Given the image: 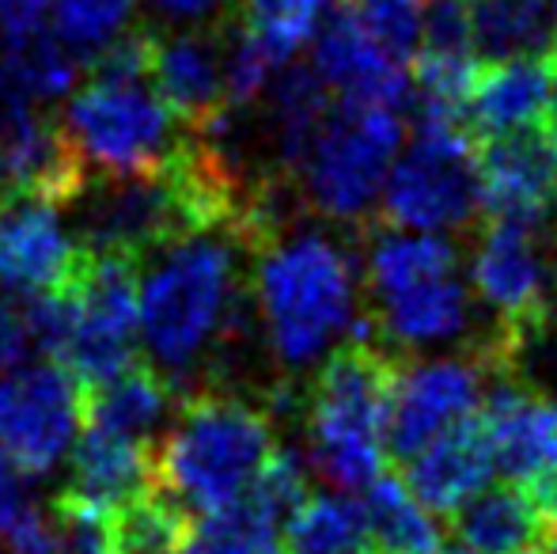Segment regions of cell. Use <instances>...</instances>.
<instances>
[{
    "instance_id": "1",
    "label": "cell",
    "mask_w": 557,
    "mask_h": 554,
    "mask_svg": "<svg viewBox=\"0 0 557 554\" xmlns=\"http://www.w3.org/2000/svg\"><path fill=\"white\" fill-rule=\"evenodd\" d=\"M243 255L250 251L232 232H194L160 247L140 278V342L171 384L221 365L247 338L255 304Z\"/></svg>"
},
{
    "instance_id": "2",
    "label": "cell",
    "mask_w": 557,
    "mask_h": 554,
    "mask_svg": "<svg viewBox=\"0 0 557 554\" xmlns=\"http://www.w3.org/2000/svg\"><path fill=\"white\" fill-rule=\"evenodd\" d=\"M255 262V316L285 372H308L349 338H372L349 247L323 229H281Z\"/></svg>"
},
{
    "instance_id": "3",
    "label": "cell",
    "mask_w": 557,
    "mask_h": 554,
    "mask_svg": "<svg viewBox=\"0 0 557 554\" xmlns=\"http://www.w3.org/2000/svg\"><path fill=\"white\" fill-rule=\"evenodd\" d=\"M277 452L273 415L224 387L183 395L178 415L156 441V487L190 517L235 505Z\"/></svg>"
},
{
    "instance_id": "4",
    "label": "cell",
    "mask_w": 557,
    "mask_h": 554,
    "mask_svg": "<svg viewBox=\"0 0 557 554\" xmlns=\"http://www.w3.org/2000/svg\"><path fill=\"white\" fill-rule=\"evenodd\" d=\"M395 354L375 338H349L319 365L304 403L308 467L337 494L372 487L387 459Z\"/></svg>"
},
{
    "instance_id": "5",
    "label": "cell",
    "mask_w": 557,
    "mask_h": 554,
    "mask_svg": "<svg viewBox=\"0 0 557 554\" xmlns=\"http://www.w3.org/2000/svg\"><path fill=\"white\" fill-rule=\"evenodd\" d=\"M406 126L398 111L337 107L308 152L293 168L288 183L331 224H364L383 198L391 163L403 152Z\"/></svg>"
},
{
    "instance_id": "6",
    "label": "cell",
    "mask_w": 557,
    "mask_h": 554,
    "mask_svg": "<svg viewBox=\"0 0 557 554\" xmlns=\"http://www.w3.org/2000/svg\"><path fill=\"white\" fill-rule=\"evenodd\" d=\"M61 126L96 175H148L183 152L186 130L152 84H84L61 111Z\"/></svg>"
},
{
    "instance_id": "7",
    "label": "cell",
    "mask_w": 557,
    "mask_h": 554,
    "mask_svg": "<svg viewBox=\"0 0 557 554\" xmlns=\"http://www.w3.org/2000/svg\"><path fill=\"white\" fill-rule=\"evenodd\" d=\"M380 209L391 229L455 236L478 213V175L470 126L462 122H421L413 140L395 156L383 183Z\"/></svg>"
},
{
    "instance_id": "8",
    "label": "cell",
    "mask_w": 557,
    "mask_h": 554,
    "mask_svg": "<svg viewBox=\"0 0 557 554\" xmlns=\"http://www.w3.org/2000/svg\"><path fill=\"white\" fill-rule=\"evenodd\" d=\"M76 300V338L65 354V369L81 387L103 384L137 361L140 338V270L125 255L84 251L65 281Z\"/></svg>"
},
{
    "instance_id": "9",
    "label": "cell",
    "mask_w": 557,
    "mask_h": 554,
    "mask_svg": "<svg viewBox=\"0 0 557 554\" xmlns=\"http://www.w3.org/2000/svg\"><path fill=\"white\" fill-rule=\"evenodd\" d=\"M493 369L478 349L447 357H413L398 365L387 410V452L406 464L421 448L482 410Z\"/></svg>"
},
{
    "instance_id": "10",
    "label": "cell",
    "mask_w": 557,
    "mask_h": 554,
    "mask_svg": "<svg viewBox=\"0 0 557 554\" xmlns=\"http://www.w3.org/2000/svg\"><path fill=\"white\" fill-rule=\"evenodd\" d=\"M554 278L539 224L485 221L470 251V293L497 319L490 334L516 338L554 323Z\"/></svg>"
},
{
    "instance_id": "11",
    "label": "cell",
    "mask_w": 557,
    "mask_h": 554,
    "mask_svg": "<svg viewBox=\"0 0 557 554\" xmlns=\"http://www.w3.org/2000/svg\"><path fill=\"white\" fill-rule=\"evenodd\" d=\"M81 380L58 361L0 377V452L30 475H50L81 429Z\"/></svg>"
},
{
    "instance_id": "12",
    "label": "cell",
    "mask_w": 557,
    "mask_h": 554,
    "mask_svg": "<svg viewBox=\"0 0 557 554\" xmlns=\"http://www.w3.org/2000/svg\"><path fill=\"white\" fill-rule=\"evenodd\" d=\"M485 441L493 467L512 487L539 497V505L557 490V399L543 384L520 377H493L482 399Z\"/></svg>"
},
{
    "instance_id": "13",
    "label": "cell",
    "mask_w": 557,
    "mask_h": 554,
    "mask_svg": "<svg viewBox=\"0 0 557 554\" xmlns=\"http://www.w3.org/2000/svg\"><path fill=\"white\" fill-rule=\"evenodd\" d=\"M474 175L485 221L543 224L557 201L554 130L485 137L474 148Z\"/></svg>"
},
{
    "instance_id": "14",
    "label": "cell",
    "mask_w": 557,
    "mask_h": 554,
    "mask_svg": "<svg viewBox=\"0 0 557 554\" xmlns=\"http://www.w3.org/2000/svg\"><path fill=\"white\" fill-rule=\"evenodd\" d=\"M311 69L342 107L398 111L403 103H410L406 65L391 58L383 46H375L337 4L311 38Z\"/></svg>"
},
{
    "instance_id": "15",
    "label": "cell",
    "mask_w": 557,
    "mask_h": 554,
    "mask_svg": "<svg viewBox=\"0 0 557 554\" xmlns=\"http://www.w3.org/2000/svg\"><path fill=\"white\" fill-rule=\"evenodd\" d=\"M81 262V244L65 232L58 206L38 198L0 201V293L23 296L61 288Z\"/></svg>"
},
{
    "instance_id": "16",
    "label": "cell",
    "mask_w": 557,
    "mask_h": 554,
    "mask_svg": "<svg viewBox=\"0 0 557 554\" xmlns=\"http://www.w3.org/2000/svg\"><path fill=\"white\" fill-rule=\"evenodd\" d=\"M152 91L186 134H198L227 111L224 88V38L221 27H190L156 38Z\"/></svg>"
},
{
    "instance_id": "17",
    "label": "cell",
    "mask_w": 557,
    "mask_h": 554,
    "mask_svg": "<svg viewBox=\"0 0 557 554\" xmlns=\"http://www.w3.org/2000/svg\"><path fill=\"white\" fill-rule=\"evenodd\" d=\"M474 293L459 281V274L421 281L403 293L380 296L372 304V334L380 346L406 349V354H425L462 342L474 331Z\"/></svg>"
},
{
    "instance_id": "18",
    "label": "cell",
    "mask_w": 557,
    "mask_h": 554,
    "mask_svg": "<svg viewBox=\"0 0 557 554\" xmlns=\"http://www.w3.org/2000/svg\"><path fill=\"white\" fill-rule=\"evenodd\" d=\"M557 99V53L554 58L493 61L474 81L467 99V126L485 137L550 130Z\"/></svg>"
},
{
    "instance_id": "19",
    "label": "cell",
    "mask_w": 557,
    "mask_h": 554,
    "mask_svg": "<svg viewBox=\"0 0 557 554\" xmlns=\"http://www.w3.org/2000/svg\"><path fill=\"white\" fill-rule=\"evenodd\" d=\"M156 490V444L107 429H88L69 456L65 494L107 513H122Z\"/></svg>"
},
{
    "instance_id": "20",
    "label": "cell",
    "mask_w": 557,
    "mask_h": 554,
    "mask_svg": "<svg viewBox=\"0 0 557 554\" xmlns=\"http://www.w3.org/2000/svg\"><path fill=\"white\" fill-rule=\"evenodd\" d=\"M493 471L497 467H493L490 441H485V429L474 415L462 426L447 429L444 436H436L413 459H406V487L429 513L455 517L470 497L490 487Z\"/></svg>"
},
{
    "instance_id": "21",
    "label": "cell",
    "mask_w": 557,
    "mask_h": 554,
    "mask_svg": "<svg viewBox=\"0 0 557 554\" xmlns=\"http://www.w3.org/2000/svg\"><path fill=\"white\" fill-rule=\"evenodd\" d=\"M175 403H183V395L156 365L133 361L129 369H122L103 384L84 387L81 421L88 429H107V433L156 444L160 429H168V421L175 418L171 415Z\"/></svg>"
},
{
    "instance_id": "22",
    "label": "cell",
    "mask_w": 557,
    "mask_h": 554,
    "mask_svg": "<svg viewBox=\"0 0 557 554\" xmlns=\"http://www.w3.org/2000/svg\"><path fill=\"white\" fill-rule=\"evenodd\" d=\"M331 91L319 81V73L300 61H288L262 96V145L273 152L281 175H293L300 156L308 152L311 137L323 130L331 114Z\"/></svg>"
},
{
    "instance_id": "23",
    "label": "cell",
    "mask_w": 557,
    "mask_h": 554,
    "mask_svg": "<svg viewBox=\"0 0 557 554\" xmlns=\"http://www.w3.org/2000/svg\"><path fill=\"white\" fill-rule=\"evenodd\" d=\"M451 532L470 554H531L543 543V505L520 487H485L451 517Z\"/></svg>"
},
{
    "instance_id": "24",
    "label": "cell",
    "mask_w": 557,
    "mask_h": 554,
    "mask_svg": "<svg viewBox=\"0 0 557 554\" xmlns=\"http://www.w3.org/2000/svg\"><path fill=\"white\" fill-rule=\"evenodd\" d=\"M81 73L84 61L42 20L30 27L0 30V81L30 103L42 107L50 99L73 96Z\"/></svg>"
},
{
    "instance_id": "25",
    "label": "cell",
    "mask_w": 557,
    "mask_h": 554,
    "mask_svg": "<svg viewBox=\"0 0 557 554\" xmlns=\"http://www.w3.org/2000/svg\"><path fill=\"white\" fill-rule=\"evenodd\" d=\"M447 274H459V247L451 236L383 229L364 247V285L372 300Z\"/></svg>"
},
{
    "instance_id": "26",
    "label": "cell",
    "mask_w": 557,
    "mask_h": 554,
    "mask_svg": "<svg viewBox=\"0 0 557 554\" xmlns=\"http://www.w3.org/2000/svg\"><path fill=\"white\" fill-rule=\"evenodd\" d=\"M470 35L493 61L554 58L557 12L550 0H470Z\"/></svg>"
},
{
    "instance_id": "27",
    "label": "cell",
    "mask_w": 557,
    "mask_h": 554,
    "mask_svg": "<svg viewBox=\"0 0 557 554\" xmlns=\"http://www.w3.org/2000/svg\"><path fill=\"white\" fill-rule=\"evenodd\" d=\"M360 509L368 520L372 551L380 554H444V532L436 525V513L413 497V490L398 479H380L360 490Z\"/></svg>"
},
{
    "instance_id": "28",
    "label": "cell",
    "mask_w": 557,
    "mask_h": 554,
    "mask_svg": "<svg viewBox=\"0 0 557 554\" xmlns=\"http://www.w3.org/2000/svg\"><path fill=\"white\" fill-rule=\"evenodd\" d=\"M288 554H372V535L360 502L345 494H315L288 517Z\"/></svg>"
},
{
    "instance_id": "29",
    "label": "cell",
    "mask_w": 557,
    "mask_h": 554,
    "mask_svg": "<svg viewBox=\"0 0 557 554\" xmlns=\"http://www.w3.org/2000/svg\"><path fill=\"white\" fill-rule=\"evenodd\" d=\"M178 554H288L281 540V520L258 509L250 497L216 513L194 517Z\"/></svg>"
},
{
    "instance_id": "30",
    "label": "cell",
    "mask_w": 557,
    "mask_h": 554,
    "mask_svg": "<svg viewBox=\"0 0 557 554\" xmlns=\"http://www.w3.org/2000/svg\"><path fill=\"white\" fill-rule=\"evenodd\" d=\"M334 4L337 0H239V23L288 65L319 35Z\"/></svg>"
},
{
    "instance_id": "31",
    "label": "cell",
    "mask_w": 557,
    "mask_h": 554,
    "mask_svg": "<svg viewBox=\"0 0 557 554\" xmlns=\"http://www.w3.org/2000/svg\"><path fill=\"white\" fill-rule=\"evenodd\" d=\"M50 27L88 65L99 50L133 27L137 0H53Z\"/></svg>"
},
{
    "instance_id": "32",
    "label": "cell",
    "mask_w": 557,
    "mask_h": 554,
    "mask_svg": "<svg viewBox=\"0 0 557 554\" xmlns=\"http://www.w3.org/2000/svg\"><path fill=\"white\" fill-rule=\"evenodd\" d=\"M190 525H194L190 513L156 487L140 502H133L129 509L117 513L122 554H178Z\"/></svg>"
},
{
    "instance_id": "33",
    "label": "cell",
    "mask_w": 557,
    "mask_h": 554,
    "mask_svg": "<svg viewBox=\"0 0 557 554\" xmlns=\"http://www.w3.org/2000/svg\"><path fill=\"white\" fill-rule=\"evenodd\" d=\"M337 8L349 12V20L403 65L418 53L425 20L421 0H337Z\"/></svg>"
},
{
    "instance_id": "34",
    "label": "cell",
    "mask_w": 557,
    "mask_h": 554,
    "mask_svg": "<svg viewBox=\"0 0 557 554\" xmlns=\"http://www.w3.org/2000/svg\"><path fill=\"white\" fill-rule=\"evenodd\" d=\"M46 505L38 497V475L23 471L0 452V543L12 554L27 551L46 532Z\"/></svg>"
},
{
    "instance_id": "35",
    "label": "cell",
    "mask_w": 557,
    "mask_h": 554,
    "mask_svg": "<svg viewBox=\"0 0 557 554\" xmlns=\"http://www.w3.org/2000/svg\"><path fill=\"white\" fill-rule=\"evenodd\" d=\"M308 475H311V467L304 464L293 448H277L270 459H265L262 471H258V479H255V487L247 490V497L258 505V509H265L273 520L285 525V520L311 497Z\"/></svg>"
},
{
    "instance_id": "36",
    "label": "cell",
    "mask_w": 557,
    "mask_h": 554,
    "mask_svg": "<svg viewBox=\"0 0 557 554\" xmlns=\"http://www.w3.org/2000/svg\"><path fill=\"white\" fill-rule=\"evenodd\" d=\"M27 346H30V334L27 323H23L20 300H8L0 293V377L20 369L23 357H27Z\"/></svg>"
},
{
    "instance_id": "37",
    "label": "cell",
    "mask_w": 557,
    "mask_h": 554,
    "mask_svg": "<svg viewBox=\"0 0 557 554\" xmlns=\"http://www.w3.org/2000/svg\"><path fill=\"white\" fill-rule=\"evenodd\" d=\"M148 4H152L160 15H168V20L198 23V27H206V23H213L216 15L224 12L227 0H148Z\"/></svg>"
},
{
    "instance_id": "38",
    "label": "cell",
    "mask_w": 557,
    "mask_h": 554,
    "mask_svg": "<svg viewBox=\"0 0 557 554\" xmlns=\"http://www.w3.org/2000/svg\"><path fill=\"white\" fill-rule=\"evenodd\" d=\"M53 0H0V30L30 27L42 20V12Z\"/></svg>"
},
{
    "instance_id": "39",
    "label": "cell",
    "mask_w": 557,
    "mask_h": 554,
    "mask_svg": "<svg viewBox=\"0 0 557 554\" xmlns=\"http://www.w3.org/2000/svg\"><path fill=\"white\" fill-rule=\"evenodd\" d=\"M543 543L546 551L557 554V490L543 502Z\"/></svg>"
},
{
    "instance_id": "40",
    "label": "cell",
    "mask_w": 557,
    "mask_h": 554,
    "mask_svg": "<svg viewBox=\"0 0 557 554\" xmlns=\"http://www.w3.org/2000/svg\"><path fill=\"white\" fill-rule=\"evenodd\" d=\"M8 198V171H4V160H0V201Z\"/></svg>"
},
{
    "instance_id": "41",
    "label": "cell",
    "mask_w": 557,
    "mask_h": 554,
    "mask_svg": "<svg viewBox=\"0 0 557 554\" xmlns=\"http://www.w3.org/2000/svg\"><path fill=\"white\" fill-rule=\"evenodd\" d=\"M444 554H470V551H462V547H459V551H444Z\"/></svg>"
},
{
    "instance_id": "42",
    "label": "cell",
    "mask_w": 557,
    "mask_h": 554,
    "mask_svg": "<svg viewBox=\"0 0 557 554\" xmlns=\"http://www.w3.org/2000/svg\"><path fill=\"white\" fill-rule=\"evenodd\" d=\"M554 270H557V244H554Z\"/></svg>"
},
{
    "instance_id": "43",
    "label": "cell",
    "mask_w": 557,
    "mask_h": 554,
    "mask_svg": "<svg viewBox=\"0 0 557 554\" xmlns=\"http://www.w3.org/2000/svg\"><path fill=\"white\" fill-rule=\"evenodd\" d=\"M554 140H557V122H554Z\"/></svg>"
},
{
    "instance_id": "44",
    "label": "cell",
    "mask_w": 557,
    "mask_h": 554,
    "mask_svg": "<svg viewBox=\"0 0 557 554\" xmlns=\"http://www.w3.org/2000/svg\"><path fill=\"white\" fill-rule=\"evenodd\" d=\"M550 4H554V12H557V0H550Z\"/></svg>"
},
{
    "instance_id": "45",
    "label": "cell",
    "mask_w": 557,
    "mask_h": 554,
    "mask_svg": "<svg viewBox=\"0 0 557 554\" xmlns=\"http://www.w3.org/2000/svg\"><path fill=\"white\" fill-rule=\"evenodd\" d=\"M531 554H539V551H531Z\"/></svg>"
}]
</instances>
